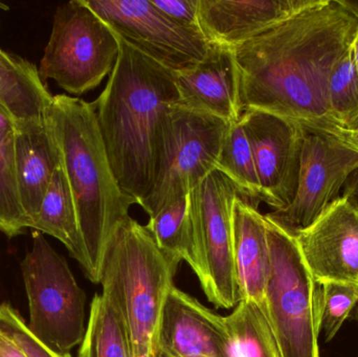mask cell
Instances as JSON below:
<instances>
[{
  "label": "cell",
  "instance_id": "obj_13",
  "mask_svg": "<svg viewBox=\"0 0 358 357\" xmlns=\"http://www.w3.org/2000/svg\"><path fill=\"white\" fill-rule=\"evenodd\" d=\"M294 235L319 284L358 283V209L346 197L334 201L310 226Z\"/></svg>",
  "mask_w": 358,
  "mask_h": 357
},
{
  "label": "cell",
  "instance_id": "obj_30",
  "mask_svg": "<svg viewBox=\"0 0 358 357\" xmlns=\"http://www.w3.org/2000/svg\"><path fill=\"white\" fill-rule=\"evenodd\" d=\"M16 130V121H15L10 111L6 109L2 103H0V138H12Z\"/></svg>",
  "mask_w": 358,
  "mask_h": 357
},
{
  "label": "cell",
  "instance_id": "obj_17",
  "mask_svg": "<svg viewBox=\"0 0 358 357\" xmlns=\"http://www.w3.org/2000/svg\"><path fill=\"white\" fill-rule=\"evenodd\" d=\"M233 255L241 301L250 300L263 308L271 270L266 220L243 195L234 201Z\"/></svg>",
  "mask_w": 358,
  "mask_h": 357
},
{
  "label": "cell",
  "instance_id": "obj_32",
  "mask_svg": "<svg viewBox=\"0 0 358 357\" xmlns=\"http://www.w3.org/2000/svg\"><path fill=\"white\" fill-rule=\"evenodd\" d=\"M342 196L346 197L358 209V170L350 176L345 184Z\"/></svg>",
  "mask_w": 358,
  "mask_h": 357
},
{
  "label": "cell",
  "instance_id": "obj_9",
  "mask_svg": "<svg viewBox=\"0 0 358 357\" xmlns=\"http://www.w3.org/2000/svg\"><path fill=\"white\" fill-rule=\"evenodd\" d=\"M239 189L221 172L208 174L191 193L196 266L206 299L229 309L241 301L233 255V205Z\"/></svg>",
  "mask_w": 358,
  "mask_h": 357
},
{
  "label": "cell",
  "instance_id": "obj_21",
  "mask_svg": "<svg viewBox=\"0 0 358 357\" xmlns=\"http://www.w3.org/2000/svg\"><path fill=\"white\" fill-rule=\"evenodd\" d=\"M78 357H134L125 320L105 295L96 293Z\"/></svg>",
  "mask_w": 358,
  "mask_h": 357
},
{
  "label": "cell",
  "instance_id": "obj_27",
  "mask_svg": "<svg viewBox=\"0 0 358 357\" xmlns=\"http://www.w3.org/2000/svg\"><path fill=\"white\" fill-rule=\"evenodd\" d=\"M321 285V331L325 341L330 342L358 306V283L326 282Z\"/></svg>",
  "mask_w": 358,
  "mask_h": 357
},
{
  "label": "cell",
  "instance_id": "obj_15",
  "mask_svg": "<svg viewBox=\"0 0 358 357\" xmlns=\"http://www.w3.org/2000/svg\"><path fill=\"white\" fill-rule=\"evenodd\" d=\"M173 73L179 106L229 124L239 121L242 112L231 48L210 43L208 54L200 62Z\"/></svg>",
  "mask_w": 358,
  "mask_h": 357
},
{
  "label": "cell",
  "instance_id": "obj_19",
  "mask_svg": "<svg viewBox=\"0 0 358 357\" xmlns=\"http://www.w3.org/2000/svg\"><path fill=\"white\" fill-rule=\"evenodd\" d=\"M31 228L61 241L69 249L71 257L79 262L87 274L85 245L80 231L75 201L61 159Z\"/></svg>",
  "mask_w": 358,
  "mask_h": 357
},
{
  "label": "cell",
  "instance_id": "obj_33",
  "mask_svg": "<svg viewBox=\"0 0 358 357\" xmlns=\"http://www.w3.org/2000/svg\"><path fill=\"white\" fill-rule=\"evenodd\" d=\"M336 136H338L343 142L346 143L348 146L352 147L353 149L358 151V132L348 131V130L338 129L336 132Z\"/></svg>",
  "mask_w": 358,
  "mask_h": 357
},
{
  "label": "cell",
  "instance_id": "obj_5",
  "mask_svg": "<svg viewBox=\"0 0 358 357\" xmlns=\"http://www.w3.org/2000/svg\"><path fill=\"white\" fill-rule=\"evenodd\" d=\"M265 216L271 270L263 310L281 357H320L322 285L309 272L296 237Z\"/></svg>",
  "mask_w": 358,
  "mask_h": 357
},
{
  "label": "cell",
  "instance_id": "obj_4",
  "mask_svg": "<svg viewBox=\"0 0 358 357\" xmlns=\"http://www.w3.org/2000/svg\"><path fill=\"white\" fill-rule=\"evenodd\" d=\"M180 262L164 253L146 226L128 215L109 238L100 284L121 312L129 330L134 357H153L162 312Z\"/></svg>",
  "mask_w": 358,
  "mask_h": 357
},
{
  "label": "cell",
  "instance_id": "obj_37",
  "mask_svg": "<svg viewBox=\"0 0 358 357\" xmlns=\"http://www.w3.org/2000/svg\"><path fill=\"white\" fill-rule=\"evenodd\" d=\"M349 6L352 8V10L358 15V2L357 1H348Z\"/></svg>",
  "mask_w": 358,
  "mask_h": 357
},
{
  "label": "cell",
  "instance_id": "obj_36",
  "mask_svg": "<svg viewBox=\"0 0 358 357\" xmlns=\"http://www.w3.org/2000/svg\"><path fill=\"white\" fill-rule=\"evenodd\" d=\"M342 129L348 130V131L358 132V115L355 119H353L350 123L347 124Z\"/></svg>",
  "mask_w": 358,
  "mask_h": 357
},
{
  "label": "cell",
  "instance_id": "obj_34",
  "mask_svg": "<svg viewBox=\"0 0 358 357\" xmlns=\"http://www.w3.org/2000/svg\"><path fill=\"white\" fill-rule=\"evenodd\" d=\"M358 16V15H357ZM353 60H355V68H357L358 75V29L357 36H355V41L352 44Z\"/></svg>",
  "mask_w": 358,
  "mask_h": 357
},
{
  "label": "cell",
  "instance_id": "obj_31",
  "mask_svg": "<svg viewBox=\"0 0 358 357\" xmlns=\"http://www.w3.org/2000/svg\"><path fill=\"white\" fill-rule=\"evenodd\" d=\"M0 357H27L17 344L0 333Z\"/></svg>",
  "mask_w": 358,
  "mask_h": 357
},
{
  "label": "cell",
  "instance_id": "obj_26",
  "mask_svg": "<svg viewBox=\"0 0 358 357\" xmlns=\"http://www.w3.org/2000/svg\"><path fill=\"white\" fill-rule=\"evenodd\" d=\"M329 103L332 117L340 128H344L358 115V75L353 60L352 46L332 71Z\"/></svg>",
  "mask_w": 358,
  "mask_h": 357
},
{
  "label": "cell",
  "instance_id": "obj_2",
  "mask_svg": "<svg viewBox=\"0 0 358 357\" xmlns=\"http://www.w3.org/2000/svg\"><path fill=\"white\" fill-rule=\"evenodd\" d=\"M117 39V63L92 105L113 174L140 205L155 182L166 119L179 94L173 71Z\"/></svg>",
  "mask_w": 358,
  "mask_h": 357
},
{
  "label": "cell",
  "instance_id": "obj_8",
  "mask_svg": "<svg viewBox=\"0 0 358 357\" xmlns=\"http://www.w3.org/2000/svg\"><path fill=\"white\" fill-rule=\"evenodd\" d=\"M229 125L219 117L179 105L170 108L157 176L150 192L138 205L149 217L165 205L189 195L216 170L221 145Z\"/></svg>",
  "mask_w": 358,
  "mask_h": 357
},
{
  "label": "cell",
  "instance_id": "obj_10",
  "mask_svg": "<svg viewBox=\"0 0 358 357\" xmlns=\"http://www.w3.org/2000/svg\"><path fill=\"white\" fill-rule=\"evenodd\" d=\"M117 37L172 71L200 62L210 43L172 21L152 0H84Z\"/></svg>",
  "mask_w": 358,
  "mask_h": 357
},
{
  "label": "cell",
  "instance_id": "obj_18",
  "mask_svg": "<svg viewBox=\"0 0 358 357\" xmlns=\"http://www.w3.org/2000/svg\"><path fill=\"white\" fill-rule=\"evenodd\" d=\"M14 154L21 203L31 228L60 163V153L48 119L16 124Z\"/></svg>",
  "mask_w": 358,
  "mask_h": 357
},
{
  "label": "cell",
  "instance_id": "obj_7",
  "mask_svg": "<svg viewBox=\"0 0 358 357\" xmlns=\"http://www.w3.org/2000/svg\"><path fill=\"white\" fill-rule=\"evenodd\" d=\"M119 52L115 31L84 0H71L57 8L40 61V78L43 83L54 80L65 92L80 96L110 75Z\"/></svg>",
  "mask_w": 358,
  "mask_h": 357
},
{
  "label": "cell",
  "instance_id": "obj_14",
  "mask_svg": "<svg viewBox=\"0 0 358 357\" xmlns=\"http://www.w3.org/2000/svg\"><path fill=\"white\" fill-rule=\"evenodd\" d=\"M153 357L238 356L225 318L174 286L159 319Z\"/></svg>",
  "mask_w": 358,
  "mask_h": 357
},
{
  "label": "cell",
  "instance_id": "obj_25",
  "mask_svg": "<svg viewBox=\"0 0 358 357\" xmlns=\"http://www.w3.org/2000/svg\"><path fill=\"white\" fill-rule=\"evenodd\" d=\"M29 228L17 184L14 136L0 138V232L15 237Z\"/></svg>",
  "mask_w": 358,
  "mask_h": 357
},
{
  "label": "cell",
  "instance_id": "obj_20",
  "mask_svg": "<svg viewBox=\"0 0 358 357\" xmlns=\"http://www.w3.org/2000/svg\"><path fill=\"white\" fill-rule=\"evenodd\" d=\"M52 96L29 61L16 56L13 62H0V103L16 124L45 121Z\"/></svg>",
  "mask_w": 358,
  "mask_h": 357
},
{
  "label": "cell",
  "instance_id": "obj_6",
  "mask_svg": "<svg viewBox=\"0 0 358 357\" xmlns=\"http://www.w3.org/2000/svg\"><path fill=\"white\" fill-rule=\"evenodd\" d=\"M21 272L29 299L27 328L48 349L69 354L85 335L86 296L69 264L42 233L34 231Z\"/></svg>",
  "mask_w": 358,
  "mask_h": 357
},
{
  "label": "cell",
  "instance_id": "obj_29",
  "mask_svg": "<svg viewBox=\"0 0 358 357\" xmlns=\"http://www.w3.org/2000/svg\"><path fill=\"white\" fill-rule=\"evenodd\" d=\"M152 2L161 12L180 27L203 36L198 17L199 0H152Z\"/></svg>",
  "mask_w": 358,
  "mask_h": 357
},
{
  "label": "cell",
  "instance_id": "obj_28",
  "mask_svg": "<svg viewBox=\"0 0 358 357\" xmlns=\"http://www.w3.org/2000/svg\"><path fill=\"white\" fill-rule=\"evenodd\" d=\"M0 333L17 344L27 357H71L69 354H56L40 343L20 314L8 303H0Z\"/></svg>",
  "mask_w": 358,
  "mask_h": 357
},
{
  "label": "cell",
  "instance_id": "obj_11",
  "mask_svg": "<svg viewBox=\"0 0 358 357\" xmlns=\"http://www.w3.org/2000/svg\"><path fill=\"white\" fill-rule=\"evenodd\" d=\"M357 170L358 151L336 134L305 129L294 199L285 209L266 216L292 234L307 228L342 196L345 184Z\"/></svg>",
  "mask_w": 358,
  "mask_h": 357
},
{
  "label": "cell",
  "instance_id": "obj_12",
  "mask_svg": "<svg viewBox=\"0 0 358 357\" xmlns=\"http://www.w3.org/2000/svg\"><path fill=\"white\" fill-rule=\"evenodd\" d=\"M239 119L252 149L263 203L275 211L285 209L298 187L304 128L261 111H245Z\"/></svg>",
  "mask_w": 358,
  "mask_h": 357
},
{
  "label": "cell",
  "instance_id": "obj_3",
  "mask_svg": "<svg viewBox=\"0 0 358 357\" xmlns=\"http://www.w3.org/2000/svg\"><path fill=\"white\" fill-rule=\"evenodd\" d=\"M48 122L77 210L88 260L86 276L100 284L109 238L136 203L113 174L92 103L66 94L54 96Z\"/></svg>",
  "mask_w": 358,
  "mask_h": 357
},
{
  "label": "cell",
  "instance_id": "obj_24",
  "mask_svg": "<svg viewBox=\"0 0 358 357\" xmlns=\"http://www.w3.org/2000/svg\"><path fill=\"white\" fill-rule=\"evenodd\" d=\"M216 170L227 176L250 203L255 205L263 203L252 149L240 119L227 128Z\"/></svg>",
  "mask_w": 358,
  "mask_h": 357
},
{
  "label": "cell",
  "instance_id": "obj_16",
  "mask_svg": "<svg viewBox=\"0 0 358 357\" xmlns=\"http://www.w3.org/2000/svg\"><path fill=\"white\" fill-rule=\"evenodd\" d=\"M311 0H199L198 17L208 43L235 48L264 33Z\"/></svg>",
  "mask_w": 358,
  "mask_h": 357
},
{
  "label": "cell",
  "instance_id": "obj_22",
  "mask_svg": "<svg viewBox=\"0 0 358 357\" xmlns=\"http://www.w3.org/2000/svg\"><path fill=\"white\" fill-rule=\"evenodd\" d=\"M148 228L157 247L176 261H185L195 270V241L189 194L165 205L149 218Z\"/></svg>",
  "mask_w": 358,
  "mask_h": 357
},
{
  "label": "cell",
  "instance_id": "obj_35",
  "mask_svg": "<svg viewBox=\"0 0 358 357\" xmlns=\"http://www.w3.org/2000/svg\"><path fill=\"white\" fill-rule=\"evenodd\" d=\"M15 58H16V56L8 54L0 48V62L10 63L15 60Z\"/></svg>",
  "mask_w": 358,
  "mask_h": 357
},
{
  "label": "cell",
  "instance_id": "obj_1",
  "mask_svg": "<svg viewBox=\"0 0 358 357\" xmlns=\"http://www.w3.org/2000/svg\"><path fill=\"white\" fill-rule=\"evenodd\" d=\"M358 16L346 0L308 6L233 50L240 110L283 117L306 130L336 133L329 83L351 48Z\"/></svg>",
  "mask_w": 358,
  "mask_h": 357
},
{
  "label": "cell",
  "instance_id": "obj_23",
  "mask_svg": "<svg viewBox=\"0 0 358 357\" xmlns=\"http://www.w3.org/2000/svg\"><path fill=\"white\" fill-rule=\"evenodd\" d=\"M238 357H281L264 310L250 300H242L225 316Z\"/></svg>",
  "mask_w": 358,
  "mask_h": 357
}]
</instances>
